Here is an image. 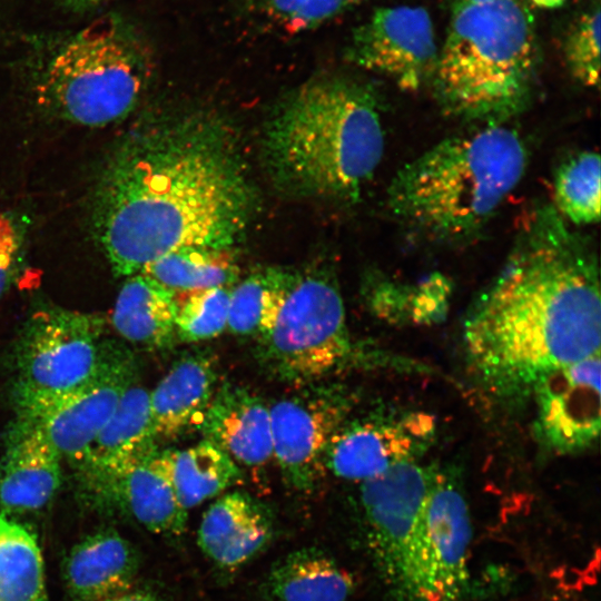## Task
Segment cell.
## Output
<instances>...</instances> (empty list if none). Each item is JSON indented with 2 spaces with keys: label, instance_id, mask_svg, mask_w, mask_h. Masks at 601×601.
Returning <instances> with one entry per match:
<instances>
[{
  "label": "cell",
  "instance_id": "5b68a950",
  "mask_svg": "<svg viewBox=\"0 0 601 601\" xmlns=\"http://www.w3.org/2000/svg\"><path fill=\"white\" fill-rule=\"evenodd\" d=\"M539 61L524 0L455 4L430 85L450 117L505 124L532 102Z\"/></svg>",
  "mask_w": 601,
  "mask_h": 601
},
{
  "label": "cell",
  "instance_id": "7a4b0ae2",
  "mask_svg": "<svg viewBox=\"0 0 601 601\" xmlns=\"http://www.w3.org/2000/svg\"><path fill=\"white\" fill-rule=\"evenodd\" d=\"M599 280L590 239L552 204L533 208L464 322L477 378L496 395H521L554 370L599 354Z\"/></svg>",
  "mask_w": 601,
  "mask_h": 601
},
{
  "label": "cell",
  "instance_id": "8d00e7d4",
  "mask_svg": "<svg viewBox=\"0 0 601 601\" xmlns=\"http://www.w3.org/2000/svg\"><path fill=\"white\" fill-rule=\"evenodd\" d=\"M531 2L543 9H555L561 7L565 0H531Z\"/></svg>",
  "mask_w": 601,
  "mask_h": 601
},
{
  "label": "cell",
  "instance_id": "3957f363",
  "mask_svg": "<svg viewBox=\"0 0 601 601\" xmlns=\"http://www.w3.org/2000/svg\"><path fill=\"white\" fill-rule=\"evenodd\" d=\"M272 178L307 197L357 200L384 152L374 92L349 77H315L277 106L264 135Z\"/></svg>",
  "mask_w": 601,
  "mask_h": 601
},
{
  "label": "cell",
  "instance_id": "52a82bcc",
  "mask_svg": "<svg viewBox=\"0 0 601 601\" xmlns=\"http://www.w3.org/2000/svg\"><path fill=\"white\" fill-rule=\"evenodd\" d=\"M257 342L260 364L283 382L312 384L338 367L352 343L336 282L323 272L297 274L274 326Z\"/></svg>",
  "mask_w": 601,
  "mask_h": 601
},
{
  "label": "cell",
  "instance_id": "cb8c5ba5",
  "mask_svg": "<svg viewBox=\"0 0 601 601\" xmlns=\"http://www.w3.org/2000/svg\"><path fill=\"white\" fill-rule=\"evenodd\" d=\"M155 440L150 392L135 381L80 462L85 477L112 469L154 445Z\"/></svg>",
  "mask_w": 601,
  "mask_h": 601
},
{
  "label": "cell",
  "instance_id": "4316f807",
  "mask_svg": "<svg viewBox=\"0 0 601 601\" xmlns=\"http://www.w3.org/2000/svg\"><path fill=\"white\" fill-rule=\"evenodd\" d=\"M140 273L176 294L229 287L239 268L230 248L185 247L159 257Z\"/></svg>",
  "mask_w": 601,
  "mask_h": 601
},
{
  "label": "cell",
  "instance_id": "9a60e30c",
  "mask_svg": "<svg viewBox=\"0 0 601 601\" xmlns=\"http://www.w3.org/2000/svg\"><path fill=\"white\" fill-rule=\"evenodd\" d=\"M600 353L564 365L532 390L536 405L535 432L549 450L560 454L590 447L601 422Z\"/></svg>",
  "mask_w": 601,
  "mask_h": 601
},
{
  "label": "cell",
  "instance_id": "ac0fdd59",
  "mask_svg": "<svg viewBox=\"0 0 601 601\" xmlns=\"http://www.w3.org/2000/svg\"><path fill=\"white\" fill-rule=\"evenodd\" d=\"M61 455L43 432L21 420L0 469V509L8 516L41 510L61 483Z\"/></svg>",
  "mask_w": 601,
  "mask_h": 601
},
{
  "label": "cell",
  "instance_id": "1f68e13d",
  "mask_svg": "<svg viewBox=\"0 0 601 601\" xmlns=\"http://www.w3.org/2000/svg\"><path fill=\"white\" fill-rule=\"evenodd\" d=\"M266 16L290 33L314 30L343 13L344 0H263Z\"/></svg>",
  "mask_w": 601,
  "mask_h": 601
},
{
  "label": "cell",
  "instance_id": "e575fe53",
  "mask_svg": "<svg viewBox=\"0 0 601 601\" xmlns=\"http://www.w3.org/2000/svg\"><path fill=\"white\" fill-rule=\"evenodd\" d=\"M104 601H159V599L151 592L130 589Z\"/></svg>",
  "mask_w": 601,
  "mask_h": 601
},
{
  "label": "cell",
  "instance_id": "7c38bea8",
  "mask_svg": "<svg viewBox=\"0 0 601 601\" xmlns=\"http://www.w3.org/2000/svg\"><path fill=\"white\" fill-rule=\"evenodd\" d=\"M275 459L285 483L309 492L325 472L331 439L345 423L348 402L333 387H308L269 406Z\"/></svg>",
  "mask_w": 601,
  "mask_h": 601
},
{
  "label": "cell",
  "instance_id": "836d02e7",
  "mask_svg": "<svg viewBox=\"0 0 601 601\" xmlns=\"http://www.w3.org/2000/svg\"><path fill=\"white\" fill-rule=\"evenodd\" d=\"M21 246V235L14 219L0 213V299L10 282Z\"/></svg>",
  "mask_w": 601,
  "mask_h": 601
},
{
  "label": "cell",
  "instance_id": "f546056e",
  "mask_svg": "<svg viewBox=\"0 0 601 601\" xmlns=\"http://www.w3.org/2000/svg\"><path fill=\"white\" fill-rule=\"evenodd\" d=\"M230 287L186 293L177 299L176 334L184 342H201L220 335L227 327Z\"/></svg>",
  "mask_w": 601,
  "mask_h": 601
},
{
  "label": "cell",
  "instance_id": "d6986e66",
  "mask_svg": "<svg viewBox=\"0 0 601 601\" xmlns=\"http://www.w3.org/2000/svg\"><path fill=\"white\" fill-rule=\"evenodd\" d=\"M270 512L242 491L220 495L203 514L197 543L217 566L235 570L256 556L272 540Z\"/></svg>",
  "mask_w": 601,
  "mask_h": 601
},
{
  "label": "cell",
  "instance_id": "44dd1931",
  "mask_svg": "<svg viewBox=\"0 0 601 601\" xmlns=\"http://www.w3.org/2000/svg\"><path fill=\"white\" fill-rule=\"evenodd\" d=\"M215 355L198 351L183 356L150 392L155 436L173 439L198 426L216 390Z\"/></svg>",
  "mask_w": 601,
  "mask_h": 601
},
{
  "label": "cell",
  "instance_id": "6da1fadb",
  "mask_svg": "<svg viewBox=\"0 0 601 601\" xmlns=\"http://www.w3.org/2000/svg\"><path fill=\"white\" fill-rule=\"evenodd\" d=\"M253 210L235 137L220 120L195 114L126 140L104 175L95 221L112 269L131 276L179 248H230Z\"/></svg>",
  "mask_w": 601,
  "mask_h": 601
},
{
  "label": "cell",
  "instance_id": "5bb4252c",
  "mask_svg": "<svg viewBox=\"0 0 601 601\" xmlns=\"http://www.w3.org/2000/svg\"><path fill=\"white\" fill-rule=\"evenodd\" d=\"M85 484L101 508L117 510L152 533L179 536L185 532L187 511L173 486L169 451H158L156 444L85 477Z\"/></svg>",
  "mask_w": 601,
  "mask_h": 601
},
{
  "label": "cell",
  "instance_id": "d6a6232c",
  "mask_svg": "<svg viewBox=\"0 0 601 601\" xmlns=\"http://www.w3.org/2000/svg\"><path fill=\"white\" fill-rule=\"evenodd\" d=\"M451 283L434 273L414 285L401 286V315L417 323H431L445 315L451 296Z\"/></svg>",
  "mask_w": 601,
  "mask_h": 601
},
{
  "label": "cell",
  "instance_id": "4dcf8cb0",
  "mask_svg": "<svg viewBox=\"0 0 601 601\" xmlns=\"http://www.w3.org/2000/svg\"><path fill=\"white\" fill-rule=\"evenodd\" d=\"M600 18V0H593L569 29L563 46L569 72L589 88L599 87Z\"/></svg>",
  "mask_w": 601,
  "mask_h": 601
},
{
  "label": "cell",
  "instance_id": "e0dca14e",
  "mask_svg": "<svg viewBox=\"0 0 601 601\" xmlns=\"http://www.w3.org/2000/svg\"><path fill=\"white\" fill-rule=\"evenodd\" d=\"M197 427L237 465L257 470L273 457L269 406L243 386L217 387Z\"/></svg>",
  "mask_w": 601,
  "mask_h": 601
},
{
  "label": "cell",
  "instance_id": "4fadbf2b",
  "mask_svg": "<svg viewBox=\"0 0 601 601\" xmlns=\"http://www.w3.org/2000/svg\"><path fill=\"white\" fill-rule=\"evenodd\" d=\"M471 519L457 481L433 472L418 542L420 601H457L466 590Z\"/></svg>",
  "mask_w": 601,
  "mask_h": 601
},
{
  "label": "cell",
  "instance_id": "f1b7e54d",
  "mask_svg": "<svg viewBox=\"0 0 601 601\" xmlns=\"http://www.w3.org/2000/svg\"><path fill=\"white\" fill-rule=\"evenodd\" d=\"M601 165L598 152L580 151L566 158L553 180V207L573 225H591L600 219Z\"/></svg>",
  "mask_w": 601,
  "mask_h": 601
},
{
  "label": "cell",
  "instance_id": "30bf717a",
  "mask_svg": "<svg viewBox=\"0 0 601 601\" xmlns=\"http://www.w3.org/2000/svg\"><path fill=\"white\" fill-rule=\"evenodd\" d=\"M137 374L127 349L105 344L96 371L85 383L20 406V418L39 427L61 456L81 462Z\"/></svg>",
  "mask_w": 601,
  "mask_h": 601
},
{
  "label": "cell",
  "instance_id": "d4e9b609",
  "mask_svg": "<svg viewBox=\"0 0 601 601\" xmlns=\"http://www.w3.org/2000/svg\"><path fill=\"white\" fill-rule=\"evenodd\" d=\"M170 476L177 500L188 511L224 493L243 479L239 466L208 440L169 451Z\"/></svg>",
  "mask_w": 601,
  "mask_h": 601
},
{
  "label": "cell",
  "instance_id": "ba28073f",
  "mask_svg": "<svg viewBox=\"0 0 601 601\" xmlns=\"http://www.w3.org/2000/svg\"><path fill=\"white\" fill-rule=\"evenodd\" d=\"M433 472L407 461L362 482L361 487L367 539L378 571L387 584L414 601H420V531Z\"/></svg>",
  "mask_w": 601,
  "mask_h": 601
},
{
  "label": "cell",
  "instance_id": "8fae6325",
  "mask_svg": "<svg viewBox=\"0 0 601 601\" xmlns=\"http://www.w3.org/2000/svg\"><path fill=\"white\" fill-rule=\"evenodd\" d=\"M347 58L358 67L390 78L405 91L430 85L439 47L433 22L422 7L377 8L352 32Z\"/></svg>",
  "mask_w": 601,
  "mask_h": 601
},
{
  "label": "cell",
  "instance_id": "7402d4cb",
  "mask_svg": "<svg viewBox=\"0 0 601 601\" xmlns=\"http://www.w3.org/2000/svg\"><path fill=\"white\" fill-rule=\"evenodd\" d=\"M176 294L142 273L128 276L112 312L111 321L125 339L160 349L169 347L176 334Z\"/></svg>",
  "mask_w": 601,
  "mask_h": 601
},
{
  "label": "cell",
  "instance_id": "8992f818",
  "mask_svg": "<svg viewBox=\"0 0 601 601\" xmlns=\"http://www.w3.org/2000/svg\"><path fill=\"white\" fill-rule=\"evenodd\" d=\"M149 55L138 32L116 16L96 19L53 57L40 93L61 117L100 127L125 117L149 76Z\"/></svg>",
  "mask_w": 601,
  "mask_h": 601
},
{
  "label": "cell",
  "instance_id": "277c9868",
  "mask_svg": "<svg viewBox=\"0 0 601 601\" xmlns=\"http://www.w3.org/2000/svg\"><path fill=\"white\" fill-rule=\"evenodd\" d=\"M528 150L505 124L445 138L401 167L387 207L412 234L457 245L475 238L522 180Z\"/></svg>",
  "mask_w": 601,
  "mask_h": 601
},
{
  "label": "cell",
  "instance_id": "f35d334b",
  "mask_svg": "<svg viewBox=\"0 0 601 601\" xmlns=\"http://www.w3.org/2000/svg\"><path fill=\"white\" fill-rule=\"evenodd\" d=\"M344 1H345V3H346V4L348 6V8H349L351 6L361 3V2H363V1H365V0H344Z\"/></svg>",
  "mask_w": 601,
  "mask_h": 601
},
{
  "label": "cell",
  "instance_id": "d590c367",
  "mask_svg": "<svg viewBox=\"0 0 601 601\" xmlns=\"http://www.w3.org/2000/svg\"><path fill=\"white\" fill-rule=\"evenodd\" d=\"M68 4L76 9H87L97 6L106 0H66Z\"/></svg>",
  "mask_w": 601,
  "mask_h": 601
},
{
  "label": "cell",
  "instance_id": "484cf974",
  "mask_svg": "<svg viewBox=\"0 0 601 601\" xmlns=\"http://www.w3.org/2000/svg\"><path fill=\"white\" fill-rule=\"evenodd\" d=\"M297 273L256 272L230 289L227 328L238 336L263 338L274 326Z\"/></svg>",
  "mask_w": 601,
  "mask_h": 601
},
{
  "label": "cell",
  "instance_id": "9c48e42d",
  "mask_svg": "<svg viewBox=\"0 0 601 601\" xmlns=\"http://www.w3.org/2000/svg\"><path fill=\"white\" fill-rule=\"evenodd\" d=\"M100 316L65 309L35 314L18 353V405L67 393L96 371L104 351Z\"/></svg>",
  "mask_w": 601,
  "mask_h": 601
},
{
  "label": "cell",
  "instance_id": "ffe728a7",
  "mask_svg": "<svg viewBox=\"0 0 601 601\" xmlns=\"http://www.w3.org/2000/svg\"><path fill=\"white\" fill-rule=\"evenodd\" d=\"M138 569L136 548L115 530H99L72 546L62 578L70 601H104L132 589Z\"/></svg>",
  "mask_w": 601,
  "mask_h": 601
},
{
  "label": "cell",
  "instance_id": "83f0119b",
  "mask_svg": "<svg viewBox=\"0 0 601 601\" xmlns=\"http://www.w3.org/2000/svg\"><path fill=\"white\" fill-rule=\"evenodd\" d=\"M0 601H48L45 564L35 534L2 513Z\"/></svg>",
  "mask_w": 601,
  "mask_h": 601
},
{
  "label": "cell",
  "instance_id": "74e56055",
  "mask_svg": "<svg viewBox=\"0 0 601 601\" xmlns=\"http://www.w3.org/2000/svg\"><path fill=\"white\" fill-rule=\"evenodd\" d=\"M454 1H455L454 4H476V3H484V2H490L494 0H454Z\"/></svg>",
  "mask_w": 601,
  "mask_h": 601
},
{
  "label": "cell",
  "instance_id": "2e32d148",
  "mask_svg": "<svg viewBox=\"0 0 601 601\" xmlns=\"http://www.w3.org/2000/svg\"><path fill=\"white\" fill-rule=\"evenodd\" d=\"M434 422L423 413L343 424L325 454V467L341 479L365 482L392 466L416 461L432 441Z\"/></svg>",
  "mask_w": 601,
  "mask_h": 601
},
{
  "label": "cell",
  "instance_id": "603a6c76",
  "mask_svg": "<svg viewBox=\"0 0 601 601\" xmlns=\"http://www.w3.org/2000/svg\"><path fill=\"white\" fill-rule=\"evenodd\" d=\"M272 601H348L353 574L317 548H303L273 564L265 579Z\"/></svg>",
  "mask_w": 601,
  "mask_h": 601
}]
</instances>
